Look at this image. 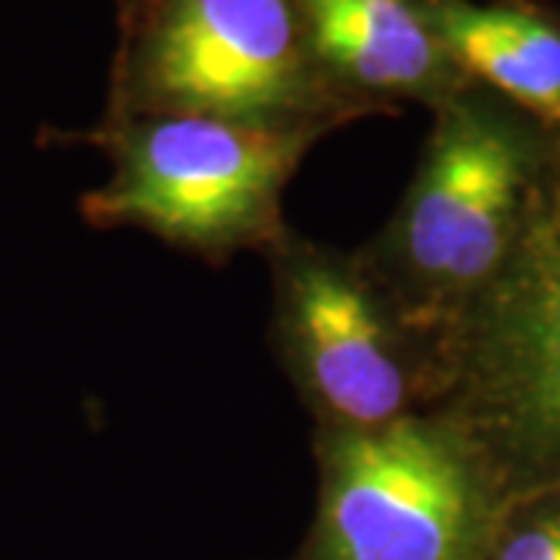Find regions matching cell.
I'll use <instances>...</instances> for the list:
<instances>
[{"instance_id": "6da1fadb", "label": "cell", "mask_w": 560, "mask_h": 560, "mask_svg": "<svg viewBox=\"0 0 560 560\" xmlns=\"http://www.w3.org/2000/svg\"><path fill=\"white\" fill-rule=\"evenodd\" d=\"M551 160L539 119L467 88L440 106L393 219L355 249L436 374L445 342L511 259Z\"/></svg>"}, {"instance_id": "7a4b0ae2", "label": "cell", "mask_w": 560, "mask_h": 560, "mask_svg": "<svg viewBox=\"0 0 560 560\" xmlns=\"http://www.w3.org/2000/svg\"><path fill=\"white\" fill-rule=\"evenodd\" d=\"M318 501L290 560H482L508 511L499 474L448 415L315 427Z\"/></svg>"}, {"instance_id": "3957f363", "label": "cell", "mask_w": 560, "mask_h": 560, "mask_svg": "<svg viewBox=\"0 0 560 560\" xmlns=\"http://www.w3.org/2000/svg\"><path fill=\"white\" fill-rule=\"evenodd\" d=\"M433 408L480 445L508 501L560 486V168L555 160L511 259L442 349Z\"/></svg>"}, {"instance_id": "277c9868", "label": "cell", "mask_w": 560, "mask_h": 560, "mask_svg": "<svg viewBox=\"0 0 560 560\" xmlns=\"http://www.w3.org/2000/svg\"><path fill=\"white\" fill-rule=\"evenodd\" d=\"M318 138L202 116L125 119L106 140L113 175L81 209L97 228H138L212 265L268 256L290 234L283 190Z\"/></svg>"}, {"instance_id": "5b68a950", "label": "cell", "mask_w": 560, "mask_h": 560, "mask_svg": "<svg viewBox=\"0 0 560 560\" xmlns=\"http://www.w3.org/2000/svg\"><path fill=\"white\" fill-rule=\"evenodd\" d=\"M125 119L330 128L349 101L308 50L296 0H160L128 50Z\"/></svg>"}, {"instance_id": "8992f818", "label": "cell", "mask_w": 560, "mask_h": 560, "mask_svg": "<svg viewBox=\"0 0 560 560\" xmlns=\"http://www.w3.org/2000/svg\"><path fill=\"white\" fill-rule=\"evenodd\" d=\"M271 342L315 427L368 430L433 408L440 374L359 253L287 234L268 253Z\"/></svg>"}, {"instance_id": "52a82bcc", "label": "cell", "mask_w": 560, "mask_h": 560, "mask_svg": "<svg viewBox=\"0 0 560 560\" xmlns=\"http://www.w3.org/2000/svg\"><path fill=\"white\" fill-rule=\"evenodd\" d=\"M308 50L346 91L423 97L442 106L467 91L423 0H296Z\"/></svg>"}, {"instance_id": "ba28073f", "label": "cell", "mask_w": 560, "mask_h": 560, "mask_svg": "<svg viewBox=\"0 0 560 560\" xmlns=\"http://www.w3.org/2000/svg\"><path fill=\"white\" fill-rule=\"evenodd\" d=\"M458 72L541 125L560 109V25L523 3L423 0Z\"/></svg>"}, {"instance_id": "9c48e42d", "label": "cell", "mask_w": 560, "mask_h": 560, "mask_svg": "<svg viewBox=\"0 0 560 560\" xmlns=\"http://www.w3.org/2000/svg\"><path fill=\"white\" fill-rule=\"evenodd\" d=\"M482 560H560V486L511 501Z\"/></svg>"}, {"instance_id": "30bf717a", "label": "cell", "mask_w": 560, "mask_h": 560, "mask_svg": "<svg viewBox=\"0 0 560 560\" xmlns=\"http://www.w3.org/2000/svg\"><path fill=\"white\" fill-rule=\"evenodd\" d=\"M545 128H548V135H551V150H555V165H558V168H560V109H558V113H555V119L548 121Z\"/></svg>"}]
</instances>
